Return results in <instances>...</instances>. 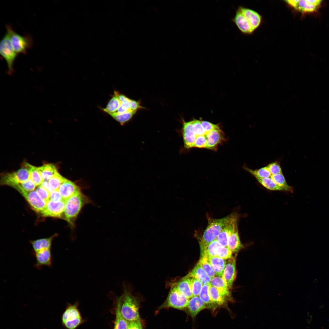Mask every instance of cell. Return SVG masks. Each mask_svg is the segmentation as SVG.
Segmentation results:
<instances>
[{
  "label": "cell",
  "instance_id": "7c38bea8",
  "mask_svg": "<svg viewBox=\"0 0 329 329\" xmlns=\"http://www.w3.org/2000/svg\"><path fill=\"white\" fill-rule=\"evenodd\" d=\"M206 148L217 150L218 146L225 140L224 132L219 126L205 134Z\"/></svg>",
  "mask_w": 329,
  "mask_h": 329
},
{
  "label": "cell",
  "instance_id": "83f0119b",
  "mask_svg": "<svg viewBox=\"0 0 329 329\" xmlns=\"http://www.w3.org/2000/svg\"><path fill=\"white\" fill-rule=\"evenodd\" d=\"M210 299L215 308L224 306L227 302V299L222 296L217 289L210 284L209 288Z\"/></svg>",
  "mask_w": 329,
  "mask_h": 329
},
{
  "label": "cell",
  "instance_id": "cb8c5ba5",
  "mask_svg": "<svg viewBox=\"0 0 329 329\" xmlns=\"http://www.w3.org/2000/svg\"><path fill=\"white\" fill-rule=\"evenodd\" d=\"M55 236L30 241L33 252L51 249L52 241Z\"/></svg>",
  "mask_w": 329,
  "mask_h": 329
},
{
  "label": "cell",
  "instance_id": "5b68a950",
  "mask_svg": "<svg viewBox=\"0 0 329 329\" xmlns=\"http://www.w3.org/2000/svg\"><path fill=\"white\" fill-rule=\"evenodd\" d=\"M12 47L17 54L27 53V50L32 44L31 37L29 36H21L14 31L9 25L6 26Z\"/></svg>",
  "mask_w": 329,
  "mask_h": 329
},
{
  "label": "cell",
  "instance_id": "f35d334b",
  "mask_svg": "<svg viewBox=\"0 0 329 329\" xmlns=\"http://www.w3.org/2000/svg\"><path fill=\"white\" fill-rule=\"evenodd\" d=\"M67 179L58 172L48 181V182L50 188L54 190L58 189L61 185Z\"/></svg>",
  "mask_w": 329,
  "mask_h": 329
},
{
  "label": "cell",
  "instance_id": "e0dca14e",
  "mask_svg": "<svg viewBox=\"0 0 329 329\" xmlns=\"http://www.w3.org/2000/svg\"><path fill=\"white\" fill-rule=\"evenodd\" d=\"M238 8L254 31L260 24L262 19L261 16L257 12L250 9L242 6H240Z\"/></svg>",
  "mask_w": 329,
  "mask_h": 329
},
{
  "label": "cell",
  "instance_id": "9c48e42d",
  "mask_svg": "<svg viewBox=\"0 0 329 329\" xmlns=\"http://www.w3.org/2000/svg\"><path fill=\"white\" fill-rule=\"evenodd\" d=\"M13 188L22 195L35 211L41 214L43 212L45 209L47 202L41 198L36 191H26L18 185L13 186Z\"/></svg>",
  "mask_w": 329,
  "mask_h": 329
},
{
  "label": "cell",
  "instance_id": "ee69618b",
  "mask_svg": "<svg viewBox=\"0 0 329 329\" xmlns=\"http://www.w3.org/2000/svg\"><path fill=\"white\" fill-rule=\"evenodd\" d=\"M207 139L205 135L196 136L193 147L206 148Z\"/></svg>",
  "mask_w": 329,
  "mask_h": 329
},
{
  "label": "cell",
  "instance_id": "d6a6232c",
  "mask_svg": "<svg viewBox=\"0 0 329 329\" xmlns=\"http://www.w3.org/2000/svg\"><path fill=\"white\" fill-rule=\"evenodd\" d=\"M210 283L203 285L199 297L207 306L208 308L214 309L215 307L212 302L209 293Z\"/></svg>",
  "mask_w": 329,
  "mask_h": 329
},
{
  "label": "cell",
  "instance_id": "2e32d148",
  "mask_svg": "<svg viewBox=\"0 0 329 329\" xmlns=\"http://www.w3.org/2000/svg\"><path fill=\"white\" fill-rule=\"evenodd\" d=\"M36 259L34 267L40 269L44 266L51 267L52 264V255L51 249L33 252Z\"/></svg>",
  "mask_w": 329,
  "mask_h": 329
},
{
  "label": "cell",
  "instance_id": "44dd1931",
  "mask_svg": "<svg viewBox=\"0 0 329 329\" xmlns=\"http://www.w3.org/2000/svg\"><path fill=\"white\" fill-rule=\"evenodd\" d=\"M187 307L191 316L195 318L201 311L208 308L207 306L198 296H193L189 299Z\"/></svg>",
  "mask_w": 329,
  "mask_h": 329
},
{
  "label": "cell",
  "instance_id": "f1b7e54d",
  "mask_svg": "<svg viewBox=\"0 0 329 329\" xmlns=\"http://www.w3.org/2000/svg\"><path fill=\"white\" fill-rule=\"evenodd\" d=\"M43 181H48L58 172L56 166L51 164H45L38 167Z\"/></svg>",
  "mask_w": 329,
  "mask_h": 329
},
{
  "label": "cell",
  "instance_id": "836d02e7",
  "mask_svg": "<svg viewBox=\"0 0 329 329\" xmlns=\"http://www.w3.org/2000/svg\"><path fill=\"white\" fill-rule=\"evenodd\" d=\"M136 112L130 111L122 114L114 113L109 115L122 126L131 120Z\"/></svg>",
  "mask_w": 329,
  "mask_h": 329
},
{
  "label": "cell",
  "instance_id": "bcb514c9",
  "mask_svg": "<svg viewBox=\"0 0 329 329\" xmlns=\"http://www.w3.org/2000/svg\"><path fill=\"white\" fill-rule=\"evenodd\" d=\"M36 191L41 198L46 202L49 200L50 193L40 186L37 188Z\"/></svg>",
  "mask_w": 329,
  "mask_h": 329
},
{
  "label": "cell",
  "instance_id": "7dc6e473",
  "mask_svg": "<svg viewBox=\"0 0 329 329\" xmlns=\"http://www.w3.org/2000/svg\"><path fill=\"white\" fill-rule=\"evenodd\" d=\"M201 125L206 134L218 127V124H214L210 122L205 121H201Z\"/></svg>",
  "mask_w": 329,
  "mask_h": 329
},
{
  "label": "cell",
  "instance_id": "9a60e30c",
  "mask_svg": "<svg viewBox=\"0 0 329 329\" xmlns=\"http://www.w3.org/2000/svg\"><path fill=\"white\" fill-rule=\"evenodd\" d=\"M65 201L63 200L55 202L50 200L46 203L45 209L42 213L44 217H61L64 213Z\"/></svg>",
  "mask_w": 329,
  "mask_h": 329
},
{
  "label": "cell",
  "instance_id": "ba28073f",
  "mask_svg": "<svg viewBox=\"0 0 329 329\" xmlns=\"http://www.w3.org/2000/svg\"><path fill=\"white\" fill-rule=\"evenodd\" d=\"M61 321L67 329H75L81 323L82 318L76 304L67 306L62 314Z\"/></svg>",
  "mask_w": 329,
  "mask_h": 329
},
{
  "label": "cell",
  "instance_id": "3957f363",
  "mask_svg": "<svg viewBox=\"0 0 329 329\" xmlns=\"http://www.w3.org/2000/svg\"><path fill=\"white\" fill-rule=\"evenodd\" d=\"M121 296V310L124 317L128 321L140 320L139 302L137 299L125 288Z\"/></svg>",
  "mask_w": 329,
  "mask_h": 329
},
{
  "label": "cell",
  "instance_id": "484cf974",
  "mask_svg": "<svg viewBox=\"0 0 329 329\" xmlns=\"http://www.w3.org/2000/svg\"><path fill=\"white\" fill-rule=\"evenodd\" d=\"M117 300L114 329H127L128 321L124 317L121 312V296Z\"/></svg>",
  "mask_w": 329,
  "mask_h": 329
},
{
  "label": "cell",
  "instance_id": "d590c367",
  "mask_svg": "<svg viewBox=\"0 0 329 329\" xmlns=\"http://www.w3.org/2000/svg\"><path fill=\"white\" fill-rule=\"evenodd\" d=\"M257 181L266 189L273 191H284L270 177L256 179Z\"/></svg>",
  "mask_w": 329,
  "mask_h": 329
},
{
  "label": "cell",
  "instance_id": "816d5d0a",
  "mask_svg": "<svg viewBox=\"0 0 329 329\" xmlns=\"http://www.w3.org/2000/svg\"><path fill=\"white\" fill-rule=\"evenodd\" d=\"M41 187L48 191L50 193L53 191L50 188L48 181H44L40 185Z\"/></svg>",
  "mask_w": 329,
  "mask_h": 329
},
{
  "label": "cell",
  "instance_id": "8992f818",
  "mask_svg": "<svg viewBox=\"0 0 329 329\" xmlns=\"http://www.w3.org/2000/svg\"><path fill=\"white\" fill-rule=\"evenodd\" d=\"M170 286V289L165 302L160 309L173 308L182 310L187 307L189 299L180 293L175 287Z\"/></svg>",
  "mask_w": 329,
  "mask_h": 329
},
{
  "label": "cell",
  "instance_id": "f6af8a7d",
  "mask_svg": "<svg viewBox=\"0 0 329 329\" xmlns=\"http://www.w3.org/2000/svg\"><path fill=\"white\" fill-rule=\"evenodd\" d=\"M130 98L128 99L125 101L121 102V104L116 111V113L122 114L127 112L132 111L130 109L129 103Z\"/></svg>",
  "mask_w": 329,
  "mask_h": 329
},
{
  "label": "cell",
  "instance_id": "ac0fdd59",
  "mask_svg": "<svg viewBox=\"0 0 329 329\" xmlns=\"http://www.w3.org/2000/svg\"><path fill=\"white\" fill-rule=\"evenodd\" d=\"M232 20L239 30L244 34H249L254 31L239 8L236 10L235 15Z\"/></svg>",
  "mask_w": 329,
  "mask_h": 329
},
{
  "label": "cell",
  "instance_id": "52a82bcc",
  "mask_svg": "<svg viewBox=\"0 0 329 329\" xmlns=\"http://www.w3.org/2000/svg\"><path fill=\"white\" fill-rule=\"evenodd\" d=\"M30 178L28 169L23 166L17 171L10 173H3L1 175L0 182L2 185L13 187L22 183Z\"/></svg>",
  "mask_w": 329,
  "mask_h": 329
},
{
  "label": "cell",
  "instance_id": "b9f144b4",
  "mask_svg": "<svg viewBox=\"0 0 329 329\" xmlns=\"http://www.w3.org/2000/svg\"><path fill=\"white\" fill-rule=\"evenodd\" d=\"M267 166L271 175L282 173L280 164L277 161L270 163Z\"/></svg>",
  "mask_w": 329,
  "mask_h": 329
},
{
  "label": "cell",
  "instance_id": "4316f807",
  "mask_svg": "<svg viewBox=\"0 0 329 329\" xmlns=\"http://www.w3.org/2000/svg\"><path fill=\"white\" fill-rule=\"evenodd\" d=\"M216 276L222 277L227 261L226 260L217 257H208Z\"/></svg>",
  "mask_w": 329,
  "mask_h": 329
},
{
  "label": "cell",
  "instance_id": "4fadbf2b",
  "mask_svg": "<svg viewBox=\"0 0 329 329\" xmlns=\"http://www.w3.org/2000/svg\"><path fill=\"white\" fill-rule=\"evenodd\" d=\"M182 127L181 129L182 135L185 149H189L193 147L196 136L193 130L192 120L186 122L182 119Z\"/></svg>",
  "mask_w": 329,
  "mask_h": 329
},
{
  "label": "cell",
  "instance_id": "d6986e66",
  "mask_svg": "<svg viewBox=\"0 0 329 329\" xmlns=\"http://www.w3.org/2000/svg\"><path fill=\"white\" fill-rule=\"evenodd\" d=\"M170 285L175 287L180 293L189 299L193 296L191 289V278L187 275L178 281L172 282Z\"/></svg>",
  "mask_w": 329,
  "mask_h": 329
},
{
  "label": "cell",
  "instance_id": "ffe728a7",
  "mask_svg": "<svg viewBox=\"0 0 329 329\" xmlns=\"http://www.w3.org/2000/svg\"><path fill=\"white\" fill-rule=\"evenodd\" d=\"M58 190L65 201L80 191V188L75 183L67 179L61 185Z\"/></svg>",
  "mask_w": 329,
  "mask_h": 329
},
{
  "label": "cell",
  "instance_id": "ab89813d",
  "mask_svg": "<svg viewBox=\"0 0 329 329\" xmlns=\"http://www.w3.org/2000/svg\"><path fill=\"white\" fill-rule=\"evenodd\" d=\"M203 285L202 283L198 279L191 278V286L193 296H198Z\"/></svg>",
  "mask_w": 329,
  "mask_h": 329
},
{
  "label": "cell",
  "instance_id": "8d00e7d4",
  "mask_svg": "<svg viewBox=\"0 0 329 329\" xmlns=\"http://www.w3.org/2000/svg\"><path fill=\"white\" fill-rule=\"evenodd\" d=\"M271 177L278 186L282 188L284 191L290 192L293 191L292 187L287 184L282 173L271 175Z\"/></svg>",
  "mask_w": 329,
  "mask_h": 329
},
{
  "label": "cell",
  "instance_id": "c3c4849f",
  "mask_svg": "<svg viewBox=\"0 0 329 329\" xmlns=\"http://www.w3.org/2000/svg\"><path fill=\"white\" fill-rule=\"evenodd\" d=\"M49 200L55 202H58L63 200L58 189L53 190L50 193Z\"/></svg>",
  "mask_w": 329,
  "mask_h": 329
},
{
  "label": "cell",
  "instance_id": "60d3db41",
  "mask_svg": "<svg viewBox=\"0 0 329 329\" xmlns=\"http://www.w3.org/2000/svg\"><path fill=\"white\" fill-rule=\"evenodd\" d=\"M193 121V130L196 136L206 134L201 123V120L194 119Z\"/></svg>",
  "mask_w": 329,
  "mask_h": 329
},
{
  "label": "cell",
  "instance_id": "30bf717a",
  "mask_svg": "<svg viewBox=\"0 0 329 329\" xmlns=\"http://www.w3.org/2000/svg\"><path fill=\"white\" fill-rule=\"evenodd\" d=\"M238 214L236 213L230 214V217L216 240L222 246L227 247L228 239L238 227Z\"/></svg>",
  "mask_w": 329,
  "mask_h": 329
},
{
  "label": "cell",
  "instance_id": "d4e9b609",
  "mask_svg": "<svg viewBox=\"0 0 329 329\" xmlns=\"http://www.w3.org/2000/svg\"><path fill=\"white\" fill-rule=\"evenodd\" d=\"M210 283L217 289L222 296L227 299L229 296V290L222 277L215 276L211 278Z\"/></svg>",
  "mask_w": 329,
  "mask_h": 329
},
{
  "label": "cell",
  "instance_id": "7402d4cb",
  "mask_svg": "<svg viewBox=\"0 0 329 329\" xmlns=\"http://www.w3.org/2000/svg\"><path fill=\"white\" fill-rule=\"evenodd\" d=\"M227 247L232 253L236 254L243 248L239 238L238 227L230 235L228 241Z\"/></svg>",
  "mask_w": 329,
  "mask_h": 329
},
{
  "label": "cell",
  "instance_id": "7a4b0ae2",
  "mask_svg": "<svg viewBox=\"0 0 329 329\" xmlns=\"http://www.w3.org/2000/svg\"><path fill=\"white\" fill-rule=\"evenodd\" d=\"M229 217L230 214L220 219L208 218L207 226L199 241L201 253L204 252L211 242L216 239Z\"/></svg>",
  "mask_w": 329,
  "mask_h": 329
},
{
  "label": "cell",
  "instance_id": "e575fe53",
  "mask_svg": "<svg viewBox=\"0 0 329 329\" xmlns=\"http://www.w3.org/2000/svg\"><path fill=\"white\" fill-rule=\"evenodd\" d=\"M243 168L254 176L256 179L270 177L271 175L267 166L260 169L253 170L246 166Z\"/></svg>",
  "mask_w": 329,
  "mask_h": 329
},
{
  "label": "cell",
  "instance_id": "f546056e",
  "mask_svg": "<svg viewBox=\"0 0 329 329\" xmlns=\"http://www.w3.org/2000/svg\"><path fill=\"white\" fill-rule=\"evenodd\" d=\"M29 170L30 178L37 186H40L43 182L38 167L32 165L28 163H25L23 165Z\"/></svg>",
  "mask_w": 329,
  "mask_h": 329
},
{
  "label": "cell",
  "instance_id": "5bb4252c",
  "mask_svg": "<svg viewBox=\"0 0 329 329\" xmlns=\"http://www.w3.org/2000/svg\"><path fill=\"white\" fill-rule=\"evenodd\" d=\"M236 258L232 256L227 261L222 277L225 281L228 290L230 289L236 277Z\"/></svg>",
  "mask_w": 329,
  "mask_h": 329
},
{
  "label": "cell",
  "instance_id": "4dcf8cb0",
  "mask_svg": "<svg viewBox=\"0 0 329 329\" xmlns=\"http://www.w3.org/2000/svg\"><path fill=\"white\" fill-rule=\"evenodd\" d=\"M201 255L198 263L207 274L212 278L216 276V274L209 261L208 257L205 254Z\"/></svg>",
  "mask_w": 329,
  "mask_h": 329
},
{
  "label": "cell",
  "instance_id": "8fae6325",
  "mask_svg": "<svg viewBox=\"0 0 329 329\" xmlns=\"http://www.w3.org/2000/svg\"><path fill=\"white\" fill-rule=\"evenodd\" d=\"M285 2L290 7L304 13L314 12L318 9L322 1L320 0H292Z\"/></svg>",
  "mask_w": 329,
  "mask_h": 329
},
{
  "label": "cell",
  "instance_id": "603a6c76",
  "mask_svg": "<svg viewBox=\"0 0 329 329\" xmlns=\"http://www.w3.org/2000/svg\"><path fill=\"white\" fill-rule=\"evenodd\" d=\"M187 275L190 278L198 279L203 285L210 284L211 279L198 263Z\"/></svg>",
  "mask_w": 329,
  "mask_h": 329
},
{
  "label": "cell",
  "instance_id": "6da1fadb",
  "mask_svg": "<svg viewBox=\"0 0 329 329\" xmlns=\"http://www.w3.org/2000/svg\"><path fill=\"white\" fill-rule=\"evenodd\" d=\"M90 202L89 198L81 190L67 199L65 201L64 213L66 220L73 227L83 207Z\"/></svg>",
  "mask_w": 329,
  "mask_h": 329
},
{
  "label": "cell",
  "instance_id": "681fc988",
  "mask_svg": "<svg viewBox=\"0 0 329 329\" xmlns=\"http://www.w3.org/2000/svg\"><path fill=\"white\" fill-rule=\"evenodd\" d=\"M127 329H143L140 320L128 321Z\"/></svg>",
  "mask_w": 329,
  "mask_h": 329
},
{
  "label": "cell",
  "instance_id": "1f68e13d",
  "mask_svg": "<svg viewBox=\"0 0 329 329\" xmlns=\"http://www.w3.org/2000/svg\"><path fill=\"white\" fill-rule=\"evenodd\" d=\"M121 103L116 94L114 92V95L109 101L106 107L102 109L109 115L114 113L118 110Z\"/></svg>",
  "mask_w": 329,
  "mask_h": 329
},
{
  "label": "cell",
  "instance_id": "277c9868",
  "mask_svg": "<svg viewBox=\"0 0 329 329\" xmlns=\"http://www.w3.org/2000/svg\"><path fill=\"white\" fill-rule=\"evenodd\" d=\"M0 53L6 62L8 68L7 73L12 75L14 72L13 63L17 54L12 47L9 34L7 31L0 41Z\"/></svg>",
  "mask_w": 329,
  "mask_h": 329
},
{
  "label": "cell",
  "instance_id": "f907efd6",
  "mask_svg": "<svg viewBox=\"0 0 329 329\" xmlns=\"http://www.w3.org/2000/svg\"><path fill=\"white\" fill-rule=\"evenodd\" d=\"M129 103L130 108L132 111H137L140 109H144V107L141 105L140 101H137L130 99Z\"/></svg>",
  "mask_w": 329,
  "mask_h": 329
},
{
  "label": "cell",
  "instance_id": "7bdbcfd3",
  "mask_svg": "<svg viewBox=\"0 0 329 329\" xmlns=\"http://www.w3.org/2000/svg\"><path fill=\"white\" fill-rule=\"evenodd\" d=\"M17 185L22 189L27 192L34 191L36 186L30 178Z\"/></svg>",
  "mask_w": 329,
  "mask_h": 329
},
{
  "label": "cell",
  "instance_id": "74e56055",
  "mask_svg": "<svg viewBox=\"0 0 329 329\" xmlns=\"http://www.w3.org/2000/svg\"><path fill=\"white\" fill-rule=\"evenodd\" d=\"M232 253L228 247L222 246L219 244L216 248L215 251V257H217L224 260L229 259L232 256Z\"/></svg>",
  "mask_w": 329,
  "mask_h": 329
}]
</instances>
